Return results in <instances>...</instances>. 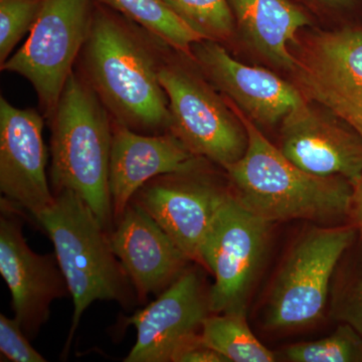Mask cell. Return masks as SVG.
<instances>
[{
    "label": "cell",
    "mask_w": 362,
    "mask_h": 362,
    "mask_svg": "<svg viewBox=\"0 0 362 362\" xmlns=\"http://www.w3.org/2000/svg\"><path fill=\"white\" fill-rule=\"evenodd\" d=\"M170 47L110 7L95 6L75 68L116 122L145 134L169 132L168 95L159 78Z\"/></svg>",
    "instance_id": "1"
},
{
    "label": "cell",
    "mask_w": 362,
    "mask_h": 362,
    "mask_svg": "<svg viewBox=\"0 0 362 362\" xmlns=\"http://www.w3.org/2000/svg\"><path fill=\"white\" fill-rule=\"evenodd\" d=\"M244 124L247 147L244 156L226 168L238 201L269 223L307 220L328 223L349 218L354 185L340 176L324 177L298 168L272 144L235 105Z\"/></svg>",
    "instance_id": "2"
},
{
    "label": "cell",
    "mask_w": 362,
    "mask_h": 362,
    "mask_svg": "<svg viewBox=\"0 0 362 362\" xmlns=\"http://www.w3.org/2000/svg\"><path fill=\"white\" fill-rule=\"evenodd\" d=\"M49 123L54 194L65 189L77 194L111 233L115 223L109 185L113 118L76 69Z\"/></svg>",
    "instance_id": "3"
},
{
    "label": "cell",
    "mask_w": 362,
    "mask_h": 362,
    "mask_svg": "<svg viewBox=\"0 0 362 362\" xmlns=\"http://www.w3.org/2000/svg\"><path fill=\"white\" fill-rule=\"evenodd\" d=\"M35 221L52 240L73 298V322L64 349L66 354L90 304L115 301L130 307L140 302L139 298L113 251L110 233L77 194L68 189L54 192L51 206Z\"/></svg>",
    "instance_id": "4"
},
{
    "label": "cell",
    "mask_w": 362,
    "mask_h": 362,
    "mask_svg": "<svg viewBox=\"0 0 362 362\" xmlns=\"http://www.w3.org/2000/svg\"><path fill=\"white\" fill-rule=\"evenodd\" d=\"M357 238L352 223L311 228L299 238L272 285L267 327L294 330L317 322L327 306L338 264Z\"/></svg>",
    "instance_id": "5"
},
{
    "label": "cell",
    "mask_w": 362,
    "mask_h": 362,
    "mask_svg": "<svg viewBox=\"0 0 362 362\" xmlns=\"http://www.w3.org/2000/svg\"><path fill=\"white\" fill-rule=\"evenodd\" d=\"M171 51L159 73L168 95L169 132L195 156L228 168L246 153V128L201 70L197 73L175 59Z\"/></svg>",
    "instance_id": "6"
},
{
    "label": "cell",
    "mask_w": 362,
    "mask_h": 362,
    "mask_svg": "<svg viewBox=\"0 0 362 362\" xmlns=\"http://www.w3.org/2000/svg\"><path fill=\"white\" fill-rule=\"evenodd\" d=\"M95 6L93 0H44L25 44L0 66L32 84L47 122L75 71Z\"/></svg>",
    "instance_id": "7"
},
{
    "label": "cell",
    "mask_w": 362,
    "mask_h": 362,
    "mask_svg": "<svg viewBox=\"0 0 362 362\" xmlns=\"http://www.w3.org/2000/svg\"><path fill=\"white\" fill-rule=\"evenodd\" d=\"M271 223L247 211L228 192L202 250V266L213 273L209 308L214 314L246 313L250 291L265 256Z\"/></svg>",
    "instance_id": "8"
},
{
    "label": "cell",
    "mask_w": 362,
    "mask_h": 362,
    "mask_svg": "<svg viewBox=\"0 0 362 362\" xmlns=\"http://www.w3.org/2000/svg\"><path fill=\"white\" fill-rule=\"evenodd\" d=\"M297 87L362 137V30H317L298 42Z\"/></svg>",
    "instance_id": "9"
},
{
    "label": "cell",
    "mask_w": 362,
    "mask_h": 362,
    "mask_svg": "<svg viewBox=\"0 0 362 362\" xmlns=\"http://www.w3.org/2000/svg\"><path fill=\"white\" fill-rule=\"evenodd\" d=\"M21 209L0 199V274L11 294L14 317L26 337H37L54 300L70 294L56 254L33 252L23 237Z\"/></svg>",
    "instance_id": "10"
},
{
    "label": "cell",
    "mask_w": 362,
    "mask_h": 362,
    "mask_svg": "<svg viewBox=\"0 0 362 362\" xmlns=\"http://www.w3.org/2000/svg\"><path fill=\"white\" fill-rule=\"evenodd\" d=\"M202 168L158 176L143 185L132 202L141 206L173 242L202 265V250L228 190L209 178Z\"/></svg>",
    "instance_id": "11"
},
{
    "label": "cell",
    "mask_w": 362,
    "mask_h": 362,
    "mask_svg": "<svg viewBox=\"0 0 362 362\" xmlns=\"http://www.w3.org/2000/svg\"><path fill=\"white\" fill-rule=\"evenodd\" d=\"M211 312L202 273L188 267L156 301L128 319L137 340L124 361H173L175 352L201 333Z\"/></svg>",
    "instance_id": "12"
},
{
    "label": "cell",
    "mask_w": 362,
    "mask_h": 362,
    "mask_svg": "<svg viewBox=\"0 0 362 362\" xmlns=\"http://www.w3.org/2000/svg\"><path fill=\"white\" fill-rule=\"evenodd\" d=\"M44 125L39 111L16 108L0 98V192L35 220L54 201L45 173Z\"/></svg>",
    "instance_id": "13"
},
{
    "label": "cell",
    "mask_w": 362,
    "mask_h": 362,
    "mask_svg": "<svg viewBox=\"0 0 362 362\" xmlns=\"http://www.w3.org/2000/svg\"><path fill=\"white\" fill-rule=\"evenodd\" d=\"M192 59L207 81L257 125L282 123L307 100L297 86L276 74L233 58L221 42H197Z\"/></svg>",
    "instance_id": "14"
},
{
    "label": "cell",
    "mask_w": 362,
    "mask_h": 362,
    "mask_svg": "<svg viewBox=\"0 0 362 362\" xmlns=\"http://www.w3.org/2000/svg\"><path fill=\"white\" fill-rule=\"evenodd\" d=\"M281 126L280 150L311 175L340 176L356 185L362 175V137L332 112L306 100Z\"/></svg>",
    "instance_id": "15"
},
{
    "label": "cell",
    "mask_w": 362,
    "mask_h": 362,
    "mask_svg": "<svg viewBox=\"0 0 362 362\" xmlns=\"http://www.w3.org/2000/svg\"><path fill=\"white\" fill-rule=\"evenodd\" d=\"M192 153L173 133L145 134L113 119L109 185L114 221L122 216L138 190L158 176L202 168Z\"/></svg>",
    "instance_id": "16"
},
{
    "label": "cell",
    "mask_w": 362,
    "mask_h": 362,
    "mask_svg": "<svg viewBox=\"0 0 362 362\" xmlns=\"http://www.w3.org/2000/svg\"><path fill=\"white\" fill-rule=\"evenodd\" d=\"M110 240L139 301L160 294L192 262L141 206L131 202Z\"/></svg>",
    "instance_id": "17"
},
{
    "label": "cell",
    "mask_w": 362,
    "mask_h": 362,
    "mask_svg": "<svg viewBox=\"0 0 362 362\" xmlns=\"http://www.w3.org/2000/svg\"><path fill=\"white\" fill-rule=\"evenodd\" d=\"M245 40L274 65L293 71L298 33L310 25L308 16L290 0H228Z\"/></svg>",
    "instance_id": "18"
},
{
    "label": "cell",
    "mask_w": 362,
    "mask_h": 362,
    "mask_svg": "<svg viewBox=\"0 0 362 362\" xmlns=\"http://www.w3.org/2000/svg\"><path fill=\"white\" fill-rule=\"evenodd\" d=\"M163 44L192 58V45L204 37L187 25L164 0H99Z\"/></svg>",
    "instance_id": "19"
},
{
    "label": "cell",
    "mask_w": 362,
    "mask_h": 362,
    "mask_svg": "<svg viewBox=\"0 0 362 362\" xmlns=\"http://www.w3.org/2000/svg\"><path fill=\"white\" fill-rule=\"evenodd\" d=\"M201 338L228 362H273L276 356L267 349L247 322L246 313H218L207 316Z\"/></svg>",
    "instance_id": "20"
},
{
    "label": "cell",
    "mask_w": 362,
    "mask_h": 362,
    "mask_svg": "<svg viewBox=\"0 0 362 362\" xmlns=\"http://www.w3.org/2000/svg\"><path fill=\"white\" fill-rule=\"evenodd\" d=\"M328 303L333 320L351 326L362 337V239L359 237L338 264Z\"/></svg>",
    "instance_id": "21"
},
{
    "label": "cell",
    "mask_w": 362,
    "mask_h": 362,
    "mask_svg": "<svg viewBox=\"0 0 362 362\" xmlns=\"http://www.w3.org/2000/svg\"><path fill=\"white\" fill-rule=\"evenodd\" d=\"M187 25L206 40L228 42L235 30L228 0H164Z\"/></svg>",
    "instance_id": "22"
},
{
    "label": "cell",
    "mask_w": 362,
    "mask_h": 362,
    "mask_svg": "<svg viewBox=\"0 0 362 362\" xmlns=\"http://www.w3.org/2000/svg\"><path fill=\"white\" fill-rule=\"evenodd\" d=\"M284 356L292 362H362V337L340 323L329 337L286 347Z\"/></svg>",
    "instance_id": "23"
},
{
    "label": "cell",
    "mask_w": 362,
    "mask_h": 362,
    "mask_svg": "<svg viewBox=\"0 0 362 362\" xmlns=\"http://www.w3.org/2000/svg\"><path fill=\"white\" fill-rule=\"evenodd\" d=\"M44 0H0V66L32 30Z\"/></svg>",
    "instance_id": "24"
},
{
    "label": "cell",
    "mask_w": 362,
    "mask_h": 362,
    "mask_svg": "<svg viewBox=\"0 0 362 362\" xmlns=\"http://www.w3.org/2000/svg\"><path fill=\"white\" fill-rule=\"evenodd\" d=\"M0 352L13 362H45L42 354L30 344L20 321L0 314Z\"/></svg>",
    "instance_id": "25"
},
{
    "label": "cell",
    "mask_w": 362,
    "mask_h": 362,
    "mask_svg": "<svg viewBox=\"0 0 362 362\" xmlns=\"http://www.w3.org/2000/svg\"><path fill=\"white\" fill-rule=\"evenodd\" d=\"M171 362H228L216 350L202 341L201 333L185 343L175 352Z\"/></svg>",
    "instance_id": "26"
},
{
    "label": "cell",
    "mask_w": 362,
    "mask_h": 362,
    "mask_svg": "<svg viewBox=\"0 0 362 362\" xmlns=\"http://www.w3.org/2000/svg\"><path fill=\"white\" fill-rule=\"evenodd\" d=\"M349 220L350 223L356 228L358 237L362 239V175L354 185Z\"/></svg>",
    "instance_id": "27"
},
{
    "label": "cell",
    "mask_w": 362,
    "mask_h": 362,
    "mask_svg": "<svg viewBox=\"0 0 362 362\" xmlns=\"http://www.w3.org/2000/svg\"><path fill=\"white\" fill-rule=\"evenodd\" d=\"M311 6L329 11H344L356 6L359 0H305Z\"/></svg>",
    "instance_id": "28"
}]
</instances>
